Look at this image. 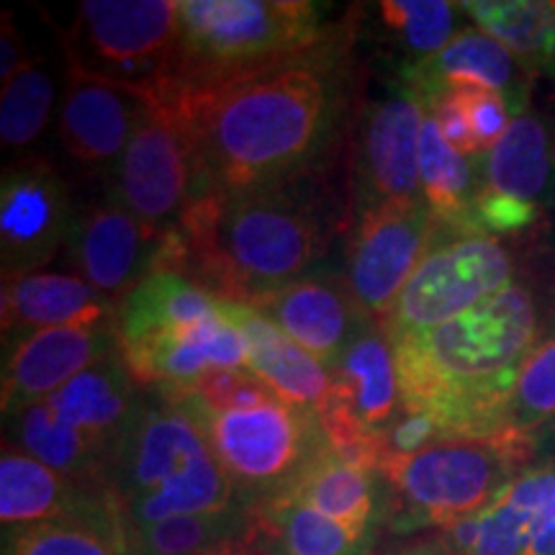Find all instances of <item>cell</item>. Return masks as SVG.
<instances>
[{
  "label": "cell",
  "mask_w": 555,
  "mask_h": 555,
  "mask_svg": "<svg viewBox=\"0 0 555 555\" xmlns=\"http://www.w3.org/2000/svg\"><path fill=\"white\" fill-rule=\"evenodd\" d=\"M155 101L189 127L206 193L268 191L311 168L335 137L345 106L343 50L332 37L266 73L206 90L168 88Z\"/></svg>",
  "instance_id": "6da1fadb"
},
{
  "label": "cell",
  "mask_w": 555,
  "mask_h": 555,
  "mask_svg": "<svg viewBox=\"0 0 555 555\" xmlns=\"http://www.w3.org/2000/svg\"><path fill=\"white\" fill-rule=\"evenodd\" d=\"M543 330L535 291L512 281L466 314L391 339L404 409L433 414L448 437L502 433L519 371Z\"/></svg>",
  "instance_id": "7a4b0ae2"
},
{
  "label": "cell",
  "mask_w": 555,
  "mask_h": 555,
  "mask_svg": "<svg viewBox=\"0 0 555 555\" xmlns=\"http://www.w3.org/2000/svg\"><path fill=\"white\" fill-rule=\"evenodd\" d=\"M330 242V217L298 178L242 196H198L176 229V273L221 301L255 307L301 281Z\"/></svg>",
  "instance_id": "3957f363"
},
{
  "label": "cell",
  "mask_w": 555,
  "mask_h": 555,
  "mask_svg": "<svg viewBox=\"0 0 555 555\" xmlns=\"http://www.w3.org/2000/svg\"><path fill=\"white\" fill-rule=\"evenodd\" d=\"M106 486L129 527L242 506L204 429L159 388L144 393L134 425L111 463Z\"/></svg>",
  "instance_id": "277c9868"
},
{
  "label": "cell",
  "mask_w": 555,
  "mask_h": 555,
  "mask_svg": "<svg viewBox=\"0 0 555 555\" xmlns=\"http://www.w3.org/2000/svg\"><path fill=\"white\" fill-rule=\"evenodd\" d=\"M332 37L322 9L309 0H178L168 88L206 90L249 78L304 57Z\"/></svg>",
  "instance_id": "5b68a950"
},
{
  "label": "cell",
  "mask_w": 555,
  "mask_h": 555,
  "mask_svg": "<svg viewBox=\"0 0 555 555\" xmlns=\"http://www.w3.org/2000/svg\"><path fill=\"white\" fill-rule=\"evenodd\" d=\"M538 442L502 429L489 437H448L386 463L384 525L397 535L450 530L486 509L512 478L532 466Z\"/></svg>",
  "instance_id": "8992f818"
},
{
  "label": "cell",
  "mask_w": 555,
  "mask_h": 555,
  "mask_svg": "<svg viewBox=\"0 0 555 555\" xmlns=\"http://www.w3.org/2000/svg\"><path fill=\"white\" fill-rule=\"evenodd\" d=\"M121 352L75 376L5 422V442L60 474L106 483L144 393Z\"/></svg>",
  "instance_id": "52a82bcc"
},
{
  "label": "cell",
  "mask_w": 555,
  "mask_h": 555,
  "mask_svg": "<svg viewBox=\"0 0 555 555\" xmlns=\"http://www.w3.org/2000/svg\"><path fill=\"white\" fill-rule=\"evenodd\" d=\"M178 404L204 429L221 470L247 509L286 494L330 446L319 414L283 399L229 412H208L185 401Z\"/></svg>",
  "instance_id": "ba28073f"
},
{
  "label": "cell",
  "mask_w": 555,
  "mask_h": 555,
  "mask_svg": "<svg viewBox=\"0 0 555 555\" xmlns=\"http://www.w3.org/2000/svg\"><path fill=\"white\" fill-rule=\"evenodd\" d=\"M178 0H86L65 39L67 65L155 99L170 82Z\"/></svg>",
  "instance_id": "9c48e42d"
},
{
  "label": "cell",
  "mask_w": 555,
  "mask_h": 555,
  "mask_svg": "<svg viewBox=\"0 0 555 555\" xmlns=\"http://www.w3.org/2000/svg\"><path fill=\"white\" fill-rule=\"evenodd\" d=\"M512 281L515 258L496 237L440 229L380 327L388 339L437 327L466 314Z\"/></svg>",
  "instance_id": "30bf717a"
},
{
  "label": "cell",
  "mask_w": 555,
  "mask_h": 555,
  "mask_svg": "<svg viewBox=\"0 0 555 555\" xmlns=\"http://www.w3.org/2000/svg\"><path fill=\"white\" fill-rule=\"evenodd\" d=\"M204 193V172L189 127L170 106L152 99L150 116L111 165L108 198L155 232L172 234Z\"/></svg>",
  "instance_id": "8fae6325"
},
{
  "label": "cell",
  "mask_w": 555,
  "mask_h": 555,
  "mask_svg": "<svg viewBox=\"0 0 555 555\" xmlns=\"http://www.w3.org/2000/svg\"><path fill=\"white\" fill-rule=\"evenodd\" d=\"M330 373V399L317 412L324 435L335 453L378 470L376 437L404 414L397 352L386 330L367 322Z\"/></svg>",
  "instance_id": "7c38bea8"
},
{
  "label": "cell",
  "mask_w": 555,
  "mask_h": 555,
  "mask_svg": "<svg viewBox=\"0 0 555 555\" xmlns=\"http://www.w3.org/2000/svg\"><path fill=\"white\" fill-rule=\"evenodd\" d=\"M440 229L425 198L386 204L358 217L345 286L360 314L384 322Z\"/></svg>",
  "instance_id": "4fadbf2b"
},
{
  "label": "cell",
  "mask_w": 555,
  "mask_h": 555,
  "mask_svg": "<svg viewBox=\"0 0 555 555\" xmlns=\"http://www.w3.org/2000/svg\"><path fill=\"white\" fill-rule=\"evenodd\" d=\"M67 183L44 157H18L0 180V266L3 281L39 273L73 232Z\"/></svg>",
  "instance_id": "5bb4252c"
},
{
  "label": "cell",
  "mask_w": 555,
  "mask_h": 555,
  "mask_svg": "<svg viewBox=\"0 0 555 555\" xmlns=\"http://www.w3.org/2000/svg\"><path fill=\"white\" fill-rule=\"evenodd\" d=\"M170 237L108 198L75 217L65 249L75 275L119 307L150 275L165 270Z\"/></svg>",
  "instance_id": "9a60e30c"
},
{
  "label": "cell",
  "mask_w": 555,
  "mask_h": 555,
  "mask_svg": "<svg viewBox=\"0 0 555 555\" xmlns=\"http://www.w3.org/2000/svg\"><path fill=\"white\" fill-rule=\"evenodd\" d=\"M450 555H555V457L512 478L486 509L437 532Z\"/></svg>",
  "instance_id": "2e32d148"
},
{
  "label": "cell",
  "mask_w": 555,
  "mask_h": 555,
  "mask_svg": "<svg viewBox=\"0 0 555 555\" xmlns=\"http://www.w3.org/2000/svg\"><path fill=\"white\" fill-rule=\"evenodd\" d=\"M425 114V103L412 88L367 108L356 155V219L378 206L425 198L420 183Z\"/></svg>",
  "instance_id": "e0dca14e"
},
{
  "label": "cell",
  "mask_w": 555,
  "mask_h": 555,
  "mask_svg": "<svg viewBox=\"0 0 555 555\" xmlns=\"http://www.w3.org/2000/svg\"><path fill=\"white\" fill-rule=\"evenodd\" d=\"M119 352L116 319L39 330L5 339L3 420L52 397L75 376Z\"/></svg>",
  "instance_id": "ac0fdd59"
},
{
  "label": "cell",
  "mask_w": 555,
  "mask_h": 555,
  "mask_svg": "<svg viewBox=\"0 0 555 555\" xmlns=\"http://www.w3.org/2000/svg\"><path fill=\"white\" fill-rule=\"evenodd\" d=\"M47 522H127L106 483L80 481L5 442L0 455V525L5 530Z\"/></svg>",
  "instance_id": "d6986e66"
},
{
  "label": "cell",
  "mask_w": 555,
  "mask_h": 555,
  "mask_svg": "<svg viewBox=\"0 0 555 555\" xmlns=\"http://www.w3.org/2000/svg\"><path fill=\"white\" fill-rule=\"evenodd\" d=\"M150 111V95L67 65V86L57 119L60 142L78 163L114 165Z\"/></svg>",
  "instance_id": "ffe728a7"
},
{
  "label": "cell",
  "mask_w": 555,
  "mask_h": 555,
  "mask_svg": "<svg viewBox=\"0 0 555 555\" xmlns=\"http://www.w3.org/2000/svg\"><path fill=\"white\" fill-rule=\"evenodd\" d=\"M255 309L324 367L335 365L347 345L371 322L360 314L347 286H339L335 278L319 275L278 288L275 294L260 298Z\"/></svg>",
  "instance_id": "44dd1931"
},
{
  "label": "cell",
  "mask_w": 555,
  "mask_h": 555,
  "mask_svg": "<svg viewBox=\"0 0 555 555\" xmlns=\"http://www.w3.org/2000/svg\"><path fill=\"white\" fill-rule=\"evenodd\" d=\"M119 352L137 384L150 388H180L211 367L245 365V339L224 309L193 327L121 345Z\"/></svg>",
  "instance_id": "7402d4cb"
},
{
  "label": "cell",
  "mask_w": 555,
  "mask_h": 555,
  "mask_svg": "<svg viewBox=\"0 0 555 555\" xmlns=\"http://www.w3.org/2000/svg\"><path fill=\"white\" fill-rule=\"evenodd\" d=\"M525 73H530L515 54L481 29L461 31L442 52L406 65V86L420 101L442 90L481 88L499 93L517 116L525 114Z\"/></svg>",
  "instance_id": "603a6c76"
},
{
  "label": "cell",
  "mask_w": 555,
  "mask_h": 555,
  "mask_svg": "<svg viewBox=\"0 0 555 555\" xmlns=\"http://www.w3.org/2000/svg\"><path fill=\"white\" fill-rule=\"evenodd\" d=\"M224 317L245 339V365L283 401L319 412L332 391V373L286 332L247 304L221 301Z\"/></svg>",
  "instance_id": "cb8c5ba5"
},
{
  "label": "cell",
  "mask_w": 555,
  "mask_h": 555,
  "mask_svg": "<svg viewBox=\"0 0 555 555\" xmlns=\"http://www.w3.org/2000/svg\"><path fill=\"white\" fill-rule=\"evenodd\" d=\"M116 319V307L73 273H29L3 281V337L39 330L99 324Z\"/></svg>",
  "instance_id": "d4e9b609"
},
{
  "label": "cell",
  "mask_w": 555,
  "mask_h": 555,
  "mask_svg": "<svg viewBox=\"0 0 555 555\" xmlns=\"http://www.w3.org/2000/svg\"><path fill=\"white\" fill-rule=\"evenodd\" d=\"M363 535L384 525V481L373 468L347 461L327 446L296 478L286 494Z\"/></svg>",
  "instance_id": "484cf974"
},
{
  "label": "cell",
  "mask_w": 555,
  "mask_h": 555,
  "mask_svg": "<svg viewBox=\"0 0 555 555\" xmlns=\"http://www.w3.org/2000/svg\"><path fill=\"white\" fill-rule=\"evenodd\" d=\"M555 178L551 127L535 114L515 116L506 134L481 157L483 193L538 206Z\"/></svg>",
  "instance_id": "4316f807"
},
{
  "label": "cell",
  "mask_w": 555,
  "mask_h": 555,
  "mask_svg": "<svg viewBox=\"0 0 555 555\" xmlns=\"http://www.w3.org/2000/svg\"><path fill=\"white\" fill-rule=\"evenodd\" d=\"M221 314V298L211 296L189 275L159 270L116 307V337L121 345L176 332Z\"/></svg>",
  "instance_id": "83f0119b"
},
{
  "label": "cell",
  "mask_w": 555,
  "mask_h": 555,
  "mask_svg": "<svg viewBox=\"0 0 555 555\" xmlns=\"http://www.w3.org/2000/svg\"><path fill=\"white\" fill-rule=\"evenodd\" d=\"M420 183L422 196L442 229L481 232L478 227V201L483 191L481 172L476 170L474 159L450 147L429 114H425L420 137Z\"/></svg>",
  "instance_id": "f1b7e54d"
},
{
  "label": "cell",
  "mask_w": 555,
  "mask_h": 555,
  "mask_svg": "<svg viewBox=\"0 0 555 555\" xmlns=\"http://www.w3.org/2000/svg\"><path fill=\"white\" fill-rule=\"evenodd\" d=\"M457 9L527 69L555 73V0H466Z\"/></svg>",
  "instance_id": "f546056e"
},
{
  "label": "cell",
  "mask_w": 555,
  "mask_h": 555,
  "mask_svg": "<svg viewBox=\"0 0 555 555\" xmlns=\"http://www.w3.org/2000/svg\"><path fill=\"white\" fill-rule=\"evenodd\" d=\"M253 512L268 527L283 555H367L376 540V535L350 530L291 496H278Z\"/></svg>",
  "instance_id": "4dcf8cb0"
},
{
  "label": "cell",
  "mask_w": 555,
  "mask_h": 555,
  "mask_svg": "<svg viewBox=\"0 0 555 555\" xmlns=\"http://www.w3.org/2000/svg\"><path fill=\"white\" fill-rule=\"evenodd\" d=\"M57 86L52 69L41 57H29L26 65L3 82L0 93V142L3 150H26L44 134L52 119Z\"/></svg>",
  "instance_id": "1f68e13d"
},
{
  "label": "cell",
  "mask_w": 555,
  "mask_h": 555,
  "mask_svg": "<svg viewBox=\"0 0 555 555\" xmlns=\"http://www.w3.org/2000/svg\"><path fill=\"white\" fill-rule=\"evenodd\" d=\"M3 555H139L129 522H47L3 532Z\"/></svg>",
  "instance_id": "d6a6232c"
},
{
  "label": "cell",
  "mask_w": 555,
  "mask_h": 555,
  "mask_svg": "<svg viewBox=\"0 0 555 555\" xmlns=\"http://www.w3.org/2000/svg\"><path fill=\"white\" fill-rule=\"evenodd\" d=\"M253 519V509L232 506L204 515H180L165 522L131 527V540L139 555H206L208 551L240 535Z\"/></svg>",
  "instance_id": "836d02e7"
},
{
  "label": "cell",
  "mask_w": 555,
  "mask_h": 555,
  "mask_svg": "<svg viewBox=\"0 0 555 555\" xmlns=\"http://www.w3.org/2000/svg\"><path fill=\"white\" fill-rule=\"evenodd\" d=\"M555 427V314L545 324L538 345L527 356L519 371L504 429L540 442L547 429Z\"/></svg>",
  "instance_id": "e575fe53"
},
{
  "label": "cell",
  "mask_w": 555,
  "mask_h": 555,
  "mask_svg": "<svg viewBox=\"0 0 555 555\" xmlns=\"http://www.w3.org/2000/svg\"><path fill=\"white\" fill-rule=\"evenodd\" d=\"M378 9L386 29L397 34L401 47L414 57L409 65L442 52L457 37V3H446V0H384Z\"/></svg>",
  "instance_id": "d590c367"
},
{
  "label": "cell",
  "mask_w": 555,
  "mask_h": 555,
  "mask_svg": "<svg viewBox=\"0 0 555 555\" xmlns=\"http://www.w3.org/2000/svg\"><path fill=\"white\" fill-rule=\"evenodd\" d=\"M172 399L185 404L208 409V412H229V409H249L281 399L260 376H255L247 365L211 367L189 386L159 388Z\"/></svg>",
  "instance_id": "8d00e7d4"
},
{
  "label": "cell",
  "mask_w": 555,
  "mask_h": 555,
  "mask_svg": "<svg viewBox=\"0 0 555 555\" xmlns=\"http://www.w3.org/2000/svg\"><path fill=\"white\" fill-rule=\"evenodd\" d=\"M461 99L463 106H466L470 131H474V139L483 157L512 127V108L502 95L481 88H461Z\"/></svg>",
  "instance_id": "74e56055"
},
{
  "label": "cell",
  "mask_w": 555,
  "mask_h": 555,
  "mask_svg": "<svg viewBox=\"0 0 555 555\" xmlns=\"http://www.w3.org/2000/svg\"><path fill=\"white\" fill-rule=\"evenodd\" d=\"M422 103H425L427 114L437 121V127H440L442 137L448 139L450 147L470 159L481 157V150H478L474 131H470L461 90H442V93L433 95V99H425Z\"/></svg>",
  "instance_id": "f35d334b"
},
{
  "label": "cell",
  "mask_w": 555,
  "mask_h": 555,
  "mask_svg": "<svg viewBox=\"0 0 555 555\" xmlns=\"http://www.w3.org/2000/svg\"><path fill=\"white\" fill-rule=\"evenodd\" d=\"M538 217L540 206L491 196V193L481 191V201H478V227H481V232L491 234V237H496V234L522 232V229L535 224Z\"/></svg>",
  "instance_id": "ab89813d"
},
{
  "label": "cell",
  "mask_w": 555,
  "mask_h": 555,
  "mask_svg": "<svg viewBox=\"0 0 555 555\" xmlns=\"http://www.w3.org/2000/svg\"><path fill=\"white\" fill-rule=\"evenodd\" d=\"M206 555H283L278 547L275 538L270 535V530L262 525V519L253 512V519L240 535L224 540V543L208 551Z\"/></svg>",
  "instance_id": "60d3db41"
},
{
  "label": "cell",
  "mask_w": 555,
  "mask_h": 555,
  "mask_svg": "<svg viewBox=\"0 0 555 555\" xmlns=\"http://www.w3.org/2000/svg\"><path fill=\"white\" fill-rule=\"evenodd\" d=\"M24 44H21V34L13 26L11 13H3V34H0V80H11L21 67L26 65Z\"/></svg>",
  "instance_id": "b9f144b4"
},
{
  "label": "cell",
  "mask_w": 555,
  "mask_h": 555,
  "mask_svg": "<svg viewBox=\"0 0 555 555\" xmlns=\"http://www.w3.org/2000/svg\"><path fill=\"white\" fill-rule=\"evenodd\" d=\"M391 555H450V553L442 551V547L437 545L435 540H429V543H420V545H412V547H401V551L391 553Z\"/></svg>",
  "instance_id": "7bdbcfd3"
}]
</instances>
